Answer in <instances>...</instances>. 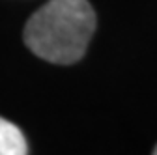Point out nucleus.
I'll return each instance as SVG.
<instances>
[{
  "label": "nucleus",
  "mask_w": 157,
  "mask_h": 155,
  "mask_svg": "<svg viewBox=\"0 0 157 155\" xmlns=\"http://www.w3.org/2000/svg\"><path fill=\"white\" fill-rule=\"evenodd\" d=\"M25 153H28V148L21 129L11 122L0 118V155H25Z\"/></svg>",
  "instance_id": "obj_2"
},
{
  "label": "nucleus",
  "mask_w": 157,
  "mask_h": 155,
  "mask_svg": "<svg viewBox=\"0 0 157 155\" xmlns=\"http://www.w3.org/2000/svg\"><path fill=\"white\" fill-rule=\"evenodd\" d=\"M95 30V13L88 0H49L25 26V43L52 64L81 60Z\"/></svg>",
  "instance_id": "obj_1"
},
{
  "label": "nucleus",
  "mask_w": 157,
  "mask_h": 155,
  "mask_svg": "<svg viewBox=\"0 0 157 155\" xmlns=\"http://www.w3.org/2000/svg\"><path fill=\"white\" fill-rule=\"evenodd\" d=\"M153 153H157V148H155V151H153Z\"/></svg>",
  "instance_id": "obj_3"
}]
</instances>
